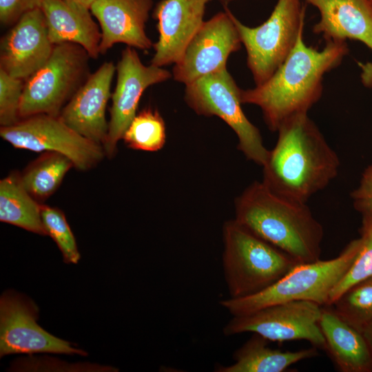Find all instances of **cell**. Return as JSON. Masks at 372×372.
Segmentation results:
<instances>
[{
  "instance_id": "cell-32",
  "label": "cell",
  "mask_w": 372,
  "mask_h": 372,
  "mask_svg": "<svg viewBox=\"0 0 372 372\" xmlns=\"http://www.w3.org/2000/svg\"><path fill=\"white\" fill-rule=\"evenodd\" d=\"M362 333L372 350V321L363 329Z\"/></svg>"
},
{
  "instance_id": "cell-18",
  "label": "cell",
  "mask_w": 372,
  "mask_h": 372,
  "mask_svg": "<svg viewBox=\"0 0 372 372\" xmlns=\"http://www.w3.org/2000/svg\"><path fill=\"white\" fill-rule=\"evenodd\" d=\"M316 7L320 20L313 32L327 41H358L372 50V8L369 0H303Z\"/></svg>"
},
{
  "instance_id": "cell-17",
  "label": "cell",
  "mask_w": 372,
  "mask_h": 372,
  "mask_svg": "<svg viewBox=\"0 0 372 372\" xmlns=\"http://www.w3.org/2000/svg\"><path fill=\"white\" fill-rule=\"evenodd\" d=\"M152 6V0H96L90 10L101 31L100 54L118 43L140 50L151 48L153 43L145 28Z\"/></svg>"
},
{
  "instance_id": "cell-21",
  "label": "cell",
  "mask_w": 372,
  "mask_h": 372,
  "mask_svg": "<svg viewBox=\"0 0 372 372\" xmlns=\"http://www.w3.org/2000/svg\"><path fill=\"white\" fill-rule=\"evenodd\" d=\"M269 340L253 333L233 354L234 362L229 366L219 365L216 372H284L300 361L318 355L312 347L296 351H281L268 346Z\"/></svg>"
},
{
  "instance_id": "cell-11",
  "label": "cell",
  "mask_w": 372,
  "mask_h": 372,
  "mask_svg": "<svg viewBox=\"0 0 372 372\" xmlns=\"http://www.w3.org/2000/svg\"><path fill=\"white\" fill-rule=\"evenodd\" d=\"M37 305L23 295L6 291L0 299V356L16 353H52L79 354L86 352L51 335L37 321Z\"/></svg>"
},
{
  "instance_id": "cell-16",
  "label": "cell",
  "mask_w": 372,
  "mask_h": 372,
  "mask_svg": "<svg viewBox=\"0 0 372 372\" xmlns=\"http://www.w3.org/2000/svg\"><path fill=\"white\" fill-rule=\"evenodd\" d=\"M116 69L112 62L103 63L62 109L59 116L79 134L103 147L108 133L105 118L111 84Z\"/></svg>"
},
{
  "instance_id": "cell-7",
  "label": "cell",
  "mask_w": 372,
  "mask_h": 372,
  "mask_svg": "<svg viewBox=\"0 0 372 372\" xmlns=\"http://www.w3.org/2000/svg\"><path fill=\"white\" fill-rule=\"evenodd\" d=\"M302 0H278L269 18L251 28L231 12L242 44L247 64L256 85L265 82L283 63L304 30L305 6Z\"/></svg>"
},
{
  "instance_id": "cell-8",
  "label": "cell",
  "mask_w": 372,
  "mask_h": 372,
  "mask_svg": "<svg viewBox=\"0 0 372 372\" xmlns=\"http://www.w3.org/2000/svg\"><path fill=\"white\" fill-rule=\"evenodd\" d=\"M185 99L198 114L217 116L236 134L238 148L246 158L263 166L269 150L259 130L245 115L241 105V89L227 68L209 74L185 85Z\"/></svg>"
},
{
  "instance_id": "cell-6",
  "label": "cell",
  "mask_w": 372,
  "mask_h": 372,
  "mask_svg": "<svg viewBox=\"0 0 372 372\" xmlns=\"http://www.w3.org/2000/svg\"><path fill=\"white\" fill-rule=\"evenodd\" d=\"M87 52L80 45H54L48 61L24 83L20 119L39 114L59 116L90 75Z\"/></svg>"
},
{
  "instance_id": "cell-26",
  "label": "cell",
  "mask_w": 372,
  "mask_h": 372,
  "mask_svg": "<svg viewBox=\"0 0 372 372\" xmlns=\"http://www.w3.org/2000/svg\"><path fill=\"white\" fill-rule=\"evenodd\" d=\"M362 245L353 262L330 293L327 305L333 303L353 285L372 277V214L362 216Z\"/></svg>"
},
{
  "instance_id": "cell-29",
  "label": "cell",
  "mask_w": 372,
  "mask_h": 372,
  "mask_svg": "<svg viewBox=\"0 0 372 372\" xmlns=\"http://www.w3.org/2000/svg\"><path fill=\"white\" fill-rule=\"evenodd\" d=\"M354 208L362 216L372 214V164L363 172L358 186L351 193Z\"/></svg>"
},
{
  "instance_id": "cell-10",
  "label": "cell",
  "mask_w": 372,
  "mask_h": 372,
  "mask_svg": "<svg viewBox=\"0 0 372 372\" xmlns=\"http://www.w3.org/2000/svg\"><path fill=\"white\" fill-rule=\"evenodd\" d=\"M321 311L322 306L311 301L282 302L247 315L232 316L223 332L227 336L256 333L269 342L306 340L324 351L325 340L319 325Z\"/></svg>"
},
{
  "instance_id": "cell-28",
  "label": "cell",
  "mask_w": 372,
  "mask_h": 372,
  "mask_svg": "<svg viewBox=\"0 0 372 372\" xmlns=\"http://www.w3.org/2000/svg\"><path fill=\"white\" fill-rule=\"evenodd\" d=\"M25 81L0 69V125L6 127L20 120L19 107Z\"/></svg>"
},
{
  "instance_id": "cell-13",
  "label": "cell",
  "mask_w": 372,
  "mask_h": 372,
  "mask_svg": "<svg viewBox=\"0 0 372 372\" xmlns=\"http://www.w3.org/2000/svg\"><path fill=\"white\" fill-rule=\"evenodd\" d=\"M116 84L112 94V106L108 133L103 145L105 155L112 158L116 152L117 143L136 115L139 100L149 86L170 79L172 74L153 64L145 65L134 48L127 46L121 54L116 67Z\"/></svg>"
},
{
  "instance_id": "cell-22",
  "label": "cell",
  "mask_w": 372,
  "mask_h": 372,
  "mask_svg": "<svg viewBox=\"0 0 372 372\" xmlns=\"http://www.w3.org/2000/svg\"><path fill=\"white\" fill-rule=\"evenodd\" d=\"M41 206L25 189L21 174L12 172L0 180V220L46 236Z\"/></svg>"
},
{
  "instance_id": "cell-35",
  "label": "cell",
  "mask_w": 372,
  "mask_h": 372,
  "mask_svg": "<svg viewBox=\"0 0 372 372\" xmlns=\"http://www.w3.org/2000/svg\"><path fill=\"white\" fill-rule=\"evenodd\" d=\"M369 1L370 4H371V6L372 8V0H369Z\"/></svg>"
},
{
  "instance_id": "cell-27",
  "label": "cell",
  "mask_w": 372,
  "mask_h": 372,
  "mask_svg": "<svg viewBox=\"0 0 372 372\" xmlns=\"http://www.w3.org/2000/svg\"><path fill=\"white\" fill-rule=\"evenodd\" d=\"M41 219L47 236L56 242L68 264H76L81 258L74 234L64 213L57 207L41 206Z\"/></svg>"
},
{
  "instance_id": "cell-23",
  "label": "cell",
  "mask_w": 372,
  "mask_h": 372,
  "mask_svg": "<svg viewBox=\"0 0 372 372\" xmlns=\"http://www.w3.org/2000/svg\"><path fill=\"white\" fill-rule=\"evenodd\" d=\"M72 167V161L65 155L44 152L25 168L21 177L31 196L38 202L44 201L57 190Z\"/></svg>"
},
{
  "instance_id": "cell-3",
  "label": "cell",
  "mask_w": 372,
  "mask_h": 372,
  "mask_svg": "<svg viewBox=\"0 0 372 372\" xmlns=\"http://www.w3.org/2000/svg\"><path fill=\"white\" fill-rule=\"evenodd\" d=\"M235 220L298 264L320 259L324 230L307 203L287 200L262 182L253 183L237 198Z\"/></svg>"
},
{
  "instance_id": "cell-14",
  "label": "cell",
  "mask_w": 372,
  "mask_h": 372,
  "mask_svg": "<svg viewBox=\"0 0 372 372\" xmlns=\"http://www.w3.org/2000/svg\"><path fill=\"white\" fill-rule=\"evenodd\" d=\"M54 47L41 9L29 11L1 38L0 69L25 81L48 61Z\"/></svg>"
},
{
  "instance_id": "cell-34",
  "label": "cell",
  "mask_w": 372,
  "mask_h": 372,
  "mask_svg": "<svg viewBox=\"0 0 372 372\" xmlns=\"http://www.w3.org/2000/svg\"><path fill=\"white\" fill-rule=\"evenodd\" d=\"M233 1H234V0H220V1L222 3H223L225 6H227V3H229V2H231Z\"/></svg>"
},
{
  "instance_id": "cell-1",
  "label": "cell",
  "mask_w": 372,
  "mask_h": 372,
  "mask_svg": "<svg viewBox=\"0 0 372 372\" xmlns=\"http://www.w3.org/2000/svg\"><path fill=\"white\" fill-rule=\"evenodd\" d=\"M277 132L262 182L277 195L305 204L338 176L339 158L308 113L287 119Z\"/></svg>"
},
{
  "instance_id": "cell-30",
  "label": "cell",
  "mask_w": 372,
  "mask_h": 372,
  "mask_svg": "<svg viewBox=\"0 0 372 372\" xmlns=\"http://www.w3.org/2000/svg\"><path fill=\"white\" fill-rule=\"evenodd\" d=\"M43 0H0V21L14 25L25 13L40 8Z\"/></svg>"
},
{
  "instance_id": "cell-20",
  "label": "cell",
  "mask_w": 372,
  "mask_h": 372,
  "mask_svg": "<svg viewBox=\"0 0 372 372\" xmlns=\"http://www.w3.org/2000/svg\"><path fill=\"white\" fill-rule=\"evenodd\" d=\"M319 325L324 351L341 372H372V350L362 333L344 320L332 305L322 306Z\"/></svg>"
},
{
  "instance_id": "cell-15",
  "label": "cell",
  "mask_w": 372,
  "mask_h": 372,
  "mask_svg": "<svg viewBox=\"0 0 372 372\" xmlns=\"http://www.w3.org/2000/svg\"><path fill=\"white\" fill-rule=\"evenodd\" d=\"M211 0H161L153 12L157 20L158 41L151 63L163 67L176 64L204 23L207 4Z\"/></svg>"
},
{
  "instance_id": "cell-12",
  "label": "cell",
  "mask_w": 372,
  "mask_h": 372,
  "mask_svg": "<svg viewBox=\"0 0 372 372\" xmlns=\"http://www.w3.org/2000/svg\"><path fill=\"white\" fill-rule=\"evenodd\" d=\"M225 6V12L205 21L174 64V79L185 85L226 68L227 61L242 44L237 28Z\"/></svg>"
},
{
  "instance_id": "cell-5",
  "label": "cell",
  "mask_w": 372,
  "mask_h": 372,
  "mask_svg": "<svg viewBox=\"0 0 372 372\" xmlns=\"http://www.w3.org/2000/svg\"><path fill=\"white\" fill-rule=\"evenodd\" d=\"M222 265L231 298L268 288L298 263L287 254L259 238L235 219L223 225Z\"/></svg>"
},
{
  "instance_id": "cell-24",
  "label": "cell",
  "mask_w": 372,
  "mask_h": 372,
  "mask_svg": "<svg viewBox=\"0 0 372 372\" xmlns=\"http://www.w3.org/2000/svg\"><path fill=\"white\" fill-rule=\"evenodd\" d=\"M165 124L157 110L145 108L134 116L123 139L130 148L156 152L165 143Z\"/></svg>"
},
{
  "instance_id": "cell-31",
  "label": "cell",
  "mask_w": 372,
  "mask_h": 372,
  "mask_svg": "<svg viewBox=\"0 0 372 372\" xmlns=\"http://www.w3.org/2000/svg\"><path fill=\"white\" fill-rule=\"evenodd\" d=\"M360 68V79L364 86L372 88V61L358 63Z\"/></svg>"
},
{
  "instance_id": "cell-25",
  "label": "cell",
  "mask_w": 372,
  "mask_h": 372,
  "mask_svg": "<svg viewBox=\"0 0 372 372\" xmlns=\"http://www.w3.org/2000/svg\"><path fill=\"white\" fill-rule=\"evenodd\" d=\"M331 305L344 320L362 332L372 321V277L351 286Z\"/></svg>"
},
{
  "instance_id": "cell-19",
  "label": "cell",
  "mask_w": 372,
  "mask_h": 372,
  "mask_svg": "<svg viewBox=\"0 0 372 372\" xmlns=\"http://www.w3.org/2000/svg\"><path fill=\"white\" fill-rule=\"evenodd\" d=\"M40 8L52 43H76L87 52L91 59L99 57L101 31L88 8L70 0H43Z\"/></svg>"
},
{
  "instance_id": "cell-2",
  "label": "cell",
  "mask_w": 372,
  "mask_h": 372,
  "mask_svg": "<svg viewBox=\"0 0 372 372\" xmlns=\"http://www.w3.org/2000/svg\"><path fill=\"white\" fill-rule=\"evenodd\" d=\"M303 30L285 61L265 82L241 90L242 103L258 106L272 132L290 117L308 113L321 97L324 74L338 66L349 52L346 41H327L320 50L307 46Z\"/></svg>"
},
{
  "instance_id": "cell-4",
  "label": "cell",
  "mask_w": 372,
  "mask_h": 372,
  "mask_svg": "<svg viewBox=\"0 0 372 372\" xmlns=\"http://www.w3.org/2000/svg\"><path fill=\"white\" fill-rule=\"evenodd\" d=\"M362 245L351 240L338 256L329 260L296 265L287 274L254 295L222 300L219 304L232 316H240L282 302L308 300L327 305L330 293L355 259Z\"/></svg>"
},
{
  "instance_id": "cell-9",
  "label": "cell",
  "mask_w": 372,
  "mask_h": 372,
  "mask_svg": "<svg viewBox=\"0 0 372 372\" xmlns=\"http://www.w3.org/2000/svg\"><path fill=\"white\" fill-rule=\"evenodd\" d=\"M0 136L15 148L61 153L80 171L92 169L106 156L101 145L77 133L59 116L39 114L21 118L1 127Z\"/></svg>"
},
{
  "instance_id": "cell-33",
  "label": "cell",
  "mask_w": 372,
  "mask_h": 372,
  "mask_svg": "<svg viewBox=\"0 0 372 372\" xmlns=\"http://www.w3.org/2000/svg\"><path fill=\"white\" fill-rule=\"evenodd\" d=\"M70 1H76V2L85 6V7H87V8H88L90 9L91 6L92 5V3L96 0H70Z\"/></svg>"
}]
</instances>
